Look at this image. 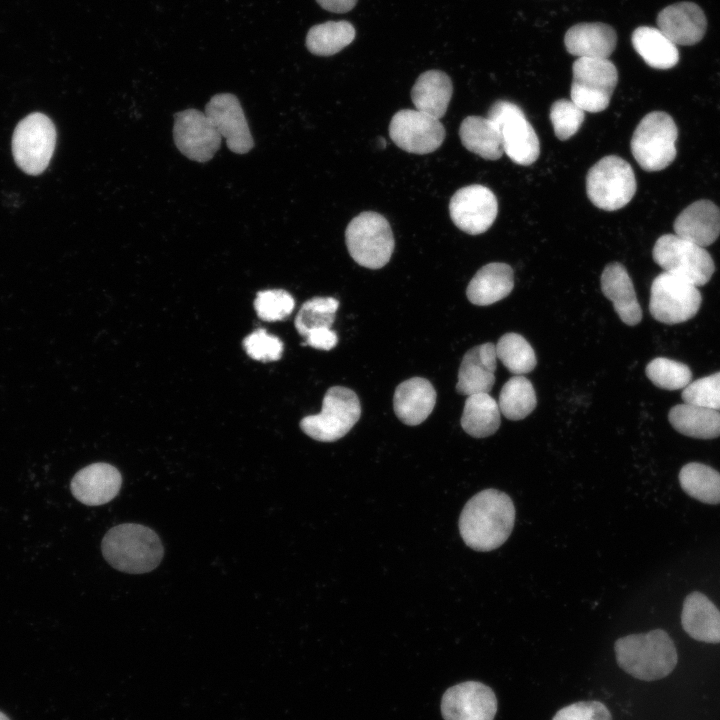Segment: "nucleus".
Returning <instances> with one entry per match:
<instances>
[{
	"label": "nucleus",
	"instance_id": "nucleus-1",
	"mask_svg": "<svg viewBox=\"0 0 720 720\" xmlns=\"http://www.w3.org/2000/svg\"><path fill=\"white\" fill-rule=\"evenodd\" d=\"M515 507L504 492L489 488L475 494L459 517V532L465 544L476 551H491L510 536Z\"/></svg>",
	"mask_w": 720,
	"mask_h": 720
},
{
	"label": "nucleus",
	"instance_id": "nucleus-2",
	"mask_svg": "<svg viewBox=\"0 0 720 720\" xmlns=\"http://www.w3.org/2000/svg\"><path fill=\"white\" fill-rule=\"evenodd\" d=\"M614 650L619 667L644 681L666 677L678 661L675 644L662 629L621 637Z\"/></svg>",
	"mask_w": 720,
	"mask_h": 720
},
{
	"label": "nucleus",
	"instance_id": "nucleus-3",
	"mask_svg": "<svg viewBox=\"0 0 720 720\" xmlns=\"http://www.w3.org/2000/svg\"><path fill=\"white\" fill-rule=\"evenodd\" d=\"M102 554L115 569L142 574L155 569L164 554L159 536L141 524L124 523L107 531L102 539Z\"/></svg>",
	"mask_w": 720,
	"mask_h": 720
},
{
	"label": "nucleus",
	"instance_id": "nucleus-4",
	"mask_svg": "<svg viewBox=\"0 0 720 720\" xmlns=\"http://www.w3.org/2000/svg\"><path fill=\"white\" fill-rule=\"evenodd\" d=\"M345 242L352 259L369 269L385 266L395 246L388 220L372 211L362 212L349 222Z\"/></svg>",
	"mask_w": 720,
	"mask_h": 720
},
{
	"label": "nucleus",
	"instance_id": "nucleus-5",
	"mask_svg": "<svg viewBox=\"0 0 720 720\" xmlns=\"http://www.w3.org/2000/svg\"><path fill=\"white\" fill-rule=\"evenodd\" d=\"M677 136V126L669 114L650 112L642 118L632 135V154L645 171H660L676 157Z\"/></svg>",
	"mask_w": 720,
	"mask_h": 720
},
{
	"label": "nucleus",
	"instance_id": "nucleus-6",
	"mask_svg": "<svg viewBox=\"0 0 720 720\" xmlns=\"http://www.w3.org/2000/svg\"><path fill=\"white\" fill-rule=\"evenodd\" d=\"M636 188V178L631 165L616 155L600 159L589 169L586 176L589 200L606 211H615L627 205Z\"/></svg>",
	"mask_w": 720,
	"mask_h": 720
},
{
	"label": "nucleus",
	"instance_id": "nucleus-7",
	"mask_svg": "<svg viewBox=\"0 0 720 720\" xmlns=\"http://www.w3.org/2000/svg\"><path fill=\"white\" fill-rule=\"evenodd\" d=\"M360 415L361 405L356 393L346 387L333 386L325 393L320 413L304 417L300 428L317 441L332 442L345 436Z\"/></svg>",
	"mask_w": 720,
	"mask_h": 720
},
{
	"label": "nucleus",
	"instance_id": "nucleus-8",
	"mask_svg": "<svg viewBox=\"0 0 720 720\" xmlns=\"http://www.w3.org/2000/svg\"><path fill=\"white\" fill-rule=\"evenodd\" d=\"M653 259L664 272L682 278L697 287L712 277L715 266L707 250L676 234L658 238L653 248Z\"/></svg>",
	"mask_w": 720,
	"mask_h": 720
},
{
	"label": "nucleus",
	"instance_id": "nucleus-9",
	"mask_svg": "<svg viewBox=\"0 0 720 720\" xmlns=\"http://www.w3.org/2000/svg\"><path fill=\"white\" fill-rule=\"evenodd\" d=\"M571 100L585 112L605 110L618 82V72L608 58H577L572 66Z\"/></svg>",
	"mask_w": 720,
	"mask_h": 720
},
{
	"label": "nucleus",
	"instance_id": "nucleus-10",
	"mask_svg": "<svg viewBox=\"0 0 720 720\" xmlns=\"http://www.w3.org/2000/svg\"><path fill=\"white\" fill-rule=\"evenodd\" d=\"M56 145V129L44 114L26 116L16 126L12 138V153L16 164L25 173L38 175L50 163Z\"/></svg>",
	"mask_w": 720,
	"mask_h": 720
},
{
	"label": "nucleus",
	"instance_id": "nucleus-11",
	"mask_svg": "<svg viewBox=\"0 0 720 720\" xmlns=\"http://www.w3.org/2000/svg\"><path fill=\"white\" fill-rule=\"evenodd\" d=\"M487 117L497 126L503 151L514 163L527 166L538 159L539 139L518 105L507 100H497L490 107Z\"/></svg>",
	"mask_w": 720,
	"mask_h": 720
},
{
	"label": "nucleus",
	"instance_id": "nucleus-12",
	"mask_svg": "<svg viewBox=\"0 0 720 720\" xmlns=\"http://www.w3.org/2000/svg\"><path fill=\"white\" fill-rule=\"evenodd\" d=\"M698 287L682 278L662 272L652 282L649 310L664 324H677L694 317L701 305Z\"/></svg>",
	"mask_w": 720,
	"mask_h": 720
},
{
	"label": "nucleus",
	"instance_id": "nucleus-13",
	"mask_svg": "<svg viewBox=\"0 0 720 720\" xmlns=\"http://www.w3.org/2000/svg\"><path fill=\"white\" fill-rule=\"evenodd\" d=\"M445 134L439 119L416 109L396 112L389 124L391 140L402 150L413 154L435 151L443 143Z\"/></svg>",
	"mask_w": 720,
	"mask_h": 720
},
{
	"label": "nucleus",
	"instance_id": "nucleus-14",
	"mask_svg": "<svg viewBox=\"0 0 720 720\" xmlns=\"http://www.w3.org/2000/svg\"><path fill=\"white\" fill-rule=\"evenodd\" d=\"M449 213L460 230L478 235L487 231L495 221L498 213L497 198L486 186H465L452 196Z\"/></svg>",
	"mask_w": 720,
	"mask_h": 720
},
{
	"label": "nucleus",
	"instance_id": "nucleus-15",
	"mask_svg": "<svg viewBox=\"0 0 720 720\" xmlns=\"http://www.w3.org/2000/svg\"><path fill=\"white\" fill-rule=\"evenodd\" d=\"M173 137L179 151L197 162L209 161L218 151L222 139L205 112L196 109L175 115Z\"/></svg>",
	"mask_w": 720,
	"mask_h": 720
},
{
	"label": "nucleus",
	"instance_id": "nucleus-16",
	"mask_svg": "<svg viewBox=\"0 0 720 720\" xmlns=\"http://www.w3.org/2000/svg\"><path fill=\"white\" fill-rule=\"evenodd\" d=\"M497 699L493 690L478 681H466L448 688L442 696L444 720H494Z\"/></svg>",
	"mask_w": 720,
	"mask_h": 720
},
{
	"label": "nucleus",
	"instance_id": "nucleus-17",
	"mask_svg": "<svg viewBox=\"0 0 720 720\" xmlns=\"http://www.w3.org/2000/svg\"><path fill=\"white\" fill-rule=\"evenodd\" d=\"M204 112L232 152L245 154L253 148L254 141L236 96L229 93L214 95Z\"/></svg>",
	"mask_w": 720,
	"mask_h": 720
},
{
	"label": "nucleus",
	"instance_id": "nucleus-18",
	"mask_svg": "<svg viewBox=\"0 0 720 720\" xmlns=\"http://www.w3.org/2000/svg\"><path fill=\"white\" fill-rule=\"evenodd\" d=\"M121 484L122 477L116 467L108 463H93L74 475L71 492L83 504L102 505L115 498Z\"/></svg>",
	"mask_w": 720,
	"mask_h": 720
},
{
	"label": "nucleus",
	"instance_id": "nucleus-19",
	"mask_svg": "<svg viewBox=\"0 0 720 720\" xmlns=\"http://www.w3.org/2000/svg\"><path fill=\"white\" fill-rule=\"evenodd\" d=\"M496 347L484 343L469 349L461 361L456 390L461 395L489 393L495 383Z\"/></svg>",
	"mask_w": 720,
	"mask_h": 720
},
{
	"label": "nucleus",
	"instance_id": "nucleus-20",
	"mask_svg": "<svg viewBox=\"0 0 720 720\" xmlns=\"http://www.w3.org/2000/svg\"><path fill=\"white\" fill-rule=\"evenodd\" d=\"M659 28L676 45H694L704 36L707 20L702 9L692 2L669 5L657 16Z\"/></svg>",
	"mask_w": 720,
	"mask_h": 720
},
{
	"label": "nucleus",
	"instance_id": "nucleus-21",
	"mask_svg": "<svg viewBox=\"0 0 720 720\" xmlns=\"http://www.w3.org/2000/svg\"><path fill=\"white\" fill-rule=\"evenodd\" d=\"M673 227L677 236L705 248L720 234V210L709 200H698L677 216Z\"/></svg>",
	"mask_w": 720,
	"mask_h": 720
},
{
	"label": "nucleus",
	"instance_id": "nucleus-22",
	"mask_svg": "<svg viewBox=\"0 0 720 720\" xmlns=\"http://www.w3.org/2000/svg\"><path fill=\"white\" fill-rule=\"evenodd\" d=\"M436 391L431 382L413 377L400 383L394 393L393 407L399 420L409 426L421 424L433 411Z\"/></svg>",
	"mask_w": 720,
	"mask_h": 720
},
{
	"label": "nucleus",
	"instance_id": "nucleus-23",
	"mask_svg": "<svg viewBox=\"0 0 720 720\" xmlns=\"http://www.w3.org/2000/svg\"><path fill=\"white\" fill-rule=\"evenodd\" d=\"M600 282L602 293L613 303L622 322L629 326L638 324L642 319V310L626 268L618 262L608 264Z\"/></svg>",
	"mask_w": 720,
	"mask_h": 720
},
{
	"label": "nucleus",
	"instance_id": "nucleus-24",
	"mask_svg": "<svg viewBox=\"0 0 720 720\" xmlns=\"http://www.w3.org/2000/svg\"><path fill=\"white\" fill-rule=\"evenodd\" d=\"M681 624L684 631L697 641L720 643V611L701 592H692L685 598Z\"/></svg>",
	"mask_w": 720,
	"mask_h": 720
},
{
	"label": "nucleus",
	"instance_id": "nucleus-25",
	"mask_svg": "<svg viewBox=\"0 0 720 720\" xmlns=\"http://www.w3.org/2000/svg\"><path fill=\"white\" fill-rule=\"evenodd\" d=\"M564 43L567 51L578 58H609L615 50L617 35L605 23H579L568 29Z\"/></svg>",
	"mask_w": 720,
	"mask_h": 720
},
{
	"label": "nucleus",
	"instance_id": "nucleus-26",
	"mask_svg": "<svg viewBox=\"0 0 720 720\" xmlns=\"http://www.w3.org/2000/svg\"><path fill=\"white\" fill-rule=\"evenodd\" d=\"M514 287L512 268L502 262H492L481 267L469 282L466 295L478 306H488L507 297Z\"/></svg>",
	"mask_w": 720,
	"mask_h": 720
},
{
	"label": "nucleus",
	"instance_id": "nucleus-27",
	"mask_svg": "<svg viewBox=\"0 0 720 720\" xmlns=\"http://www.w3.org/2000/svg\"><path fill=\"white\" fill-rule=\"evenodd\" d=\"M452 93V81L446 73L428 70L417 78L411 99L416 110L440 120L447 111Z\"/></svg>",
	"mask_w": 720,
	"mask_h": 720
},
{
	"label": "nucleus",
	"instance_id": "nucleus-28",
	"mask_svg": "<svg viewBox=\"0 0 720 720\" xmlns=\"http://www.w3.org/2000/svg\"><path fill=\"white\" fill-rule=\"evenodd\" d=\"M668 419L672 427L685 436L697 439L720 436V412L710 408L684 402L670 409Z\"/></svg>",
	"mask_w": 720,
	"mask_h": 720
},
{
	"label": "nucleus",
	"instance_id": "nucleus-29",
	"mask_svg": "<svg viewBox=\"0 0 720 720\" xmlns=\"http://www.w3.org/2000/svg\"><path fill=\"white\" fill-rule=\"evenodd\" d=\"M459 136L467 150L486 160H497L504 153L498 128L488 117H466L460 125Z\"/></svg>",
	"mask_w": 720,
	"mask_h": 720
},
{
	"label": "nucleus",
	"instance_id": "nucleus-30",
	"mask_svg": "<svg viewBox=\"0 0 720 720\" xmlns=\"http://www.w3.org/2000/svg\"><path fill=\"white\" fill-rule=\"evenodd\" d=\"M632 44L646 64L656 69H669L679 61L677 45L659 28L641 26L632 34Z\"/></svg>",
	"mask_w": 720,
	"mask_h": 720
},
{
	"label": "nucleus",
	"instance_id": "nucleus-31",
	"mask_svg": "<svg viewBox=\"0 0 720 720\" xmlns=\"http://www.w3.org/2000/svg\"><path fill=\"white\" fill-rule=\"evenodd\" d=\"M498 402L489 393L467 396L461 417L463 430L474 438L493 435L501 423Z\"/></svg>",
	"mask_w": 720,
	"mask_h": 720
},
{
	"label": "nucleus",
	"instance_id": "nucleus-32",
	"mask_svg": "<svg viewBox=\"0 0 720 720\" xmlns=\"http://www.w3.org/2000/svg\"><path fill=\"white\" fill-rule=\"evenodd\" d=\"M682 490L705 504H720V472L709 465L690 462L678 475Z\"/></svg>",
	"mask_w": 720,
	"mask_h": 720
},
{
	"label": "nucleus",
	"instance_id": "nucleus-33",
	"mask_svg": "<svg viewBox=\"0 0 720 720\" xmlns=\"http://www.w3.org/2000/svg\"><path fill=\"white\" fill-rule=\"evenodd\" d=\"M355 38V29L348 21H327L312 26L306 36L308 50L320 56H330L348 46Z\"/></svg>",
	"mask_w": 720,
	"mask_h": 720
},
{
	"label": "nucleus",
	"instance_id": "nucleus-34",
	"mask_svg": "<svg viewBox=\"0 0 720 720\" xmlns=\"http://www.w3.org/2000/svg\"><path fill=\"white\" fill-rule=\"evenodd\" d=\"M534 387L523 375L511 377L502 387L498 406L501 414L509 420H521L536 407Z\"/></svg>",
	"mask_w": 720,
	"mask_h": 720
},
{
	"label": "nucleus",
	"instance_id": "nucleus-35",
	"mask_svg": "<svg viewBox=\"0 0 720 720\" xmlns=\"http://www.w3.org/2000/svg\"><path fill=\"white\" fill-rule=\"evenodd\" d=\"M496 347L497 358L514 375H524L536 366L532 346L520 334L510 332L502 335Z\"/></svg>",
	"mask_w": 720,
	"mask_h": 720
},
{
	"label": "nucleus",
	"instance_id": "nucleus-36",
	"mask_svg": "<svg viewBox=\"0 0 720 720\" xmlns=\"http://www.w3.org/2000/svg\"><path fill=\"white\" fill-rule=\"evenodd\" d=\"M339 302L333 297H314L304 302L294 324L297 332L305 337L317 328H331Z\"/></svg>",
	"mask_w": 720,
	"mask_h": 720
},
{
	"label": "nucleus",
	"instance_id": "nucleus-37",
	"mask_svg": "<svg viewBox=\"0 0 720 720\" xmlns=\"http://www.w3.org/2000/svg\"><path fill=\"white\" fill-rule=\"evenodd\" d=\"M646 375L655 386L665 390L684 389L692 379L687 365L665 357L651 360L646 366Z\"/></svg>",
	"mask_w": 720,
	"mask_h": 720
},
{
	"label": "nucleus",
	"instance_id": "nucleus-38",
	"mask_svg": "<svg viewBox=\"0 0 720 720\" xmlns=\"http://www.w3.org/2000/svg\"><path fill=\"white\" fill-rule=\"evenodd\" d=\"M585 111L571 99H559L550 108V120L559 140L571 138L581 127Z\"/></svg>",
	"mask_w": 720,
	"mask_h": 720
},
{
	"label": "nucleus",
	"instance_id": "nucleus-39",
	"mask_svg": "<svg viewBox=\"0 0 720 720\" xmlns=\"http://www.w3.org/2000/svg\"><path fill=\"white\" fill-rule=\"evenodd\" d=\"M294 306V298L282 289L260 291L254 301L258 317L265 321L285 319L292 313Z\"/></svg>",
	"mask_w": 720,
	"mask_h": 720
},
{
	"label": "nucleus",
	"instance_id": "nucleus-40",
	"mask_svg": "<svg viewBox=\"0 0 720 720\" xmlns=\"http://www.w3.org/2000/svg\"><path fill=\"white\" fill-rule=\"evenodd\" d=\"M681 397L685 403L720 412V372L690 382Z\"/></svg>",
	"mask_w": 720,
	"mask_h": 720
},
{
	"label": "nucleus",
	"instance_id": "nucleus-41",
	"mask_svg": "<svg viewBox=\"0 0 720 720\" xmlns=\"http://www.w3.org/2000/svg\"><path fill=\"white\" fill-rule=\"evenodd\" d=\"M243 346L251 358L264 362L279 360L283 352L282 341L268 334L265 329H258L249 334L244 339Z\"/></svg>",
	"mask_w": 720,
	"mask_h": 720
},
{
	"label": "nucleus",
	"instance_id": "nucleus-42",
	"mask_svg": "<svg viewBox=\"0 0 720 720\" xmlns=\"http://www.w3.org/2000/svg\"><path fill=\"white\" fill-rule=\"evenodd\" d=\"M552 720H612V716L599 701H581L563 707Z\"/></svg>",
	"mask_w": 720,
	"mask_h": 720
},
{
	"label": "nucleus",
	"instance_id": "nucleus-43",
	"mask_svg": "<svg viewBox=\"0 0 720 720\" xmlns=\"http://www.w3.org/2000/svg\"><path fill=\"white\" fill-rule=\"evenodd\" d=\"M303 345H309L312 348L320 350H331L338 342L337 334L330 328H317L311 330L304 337Z\"/></svg>",
	"mask_w": 720,
	"mask_h": 720
},
{
	"label": "nucleus",
	"instance_id": "nucleus-44",
	"mask_svg": "<svg viewBox=\"0 0 720 720\" xmlns=\"http://www.w3.org/2000/svg\"><path fill=\"white\" fill-rule=\"evenodd\" d=\"M317 3L330 12L345 13L350 11L357 3V0H316Z\"/></svg>",
	"mask_w": 720,
	"mask_h": 720
},
{
	"label": "nucleus",
	"instance_id": "nucleus-45",
	"mask_svg": "<svg viewBox=\"0 0 720 720\" xmlns=\"http://www.w3.org/2000/svg\"><path fill=\"white\" fill-rule=\"evenodd\" d=\"M0 720H9V718L2 712H0Z\"/></svg>",
	"mask_w": 720,
	"mask_h": 720
}]
</instances>
